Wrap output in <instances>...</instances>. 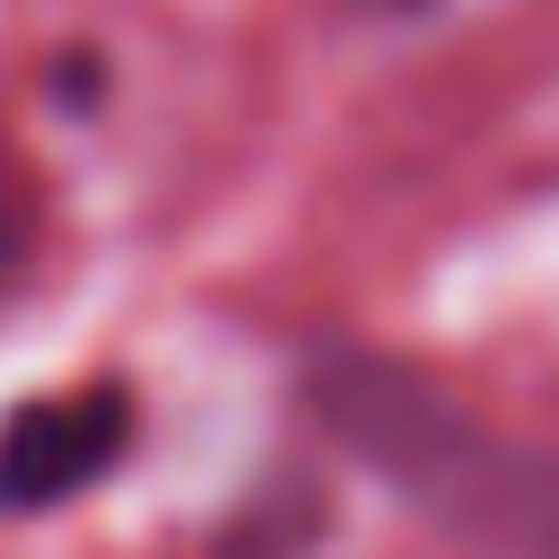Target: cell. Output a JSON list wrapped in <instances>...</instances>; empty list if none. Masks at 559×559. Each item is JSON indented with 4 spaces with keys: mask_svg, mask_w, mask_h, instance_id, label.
Returning <instances> with one entry per match:
<instances>
[{
    "mask_svg": "<svg viewBox=\"0 0 559 559\" xmlns=\"http://www.w3.org/2000/svg\"><path fill=\"white\" fill-rule=\"evenodd\" d=\"M332 445L367 463L437 542L472 559H559V445L498 428L437 376L332 349L306 376Z\"/></svg>",
    "mask_w": 559,
    "mask_h": 559,
    "instance_id": "obj_1",
    "label": "cell"
},
{
    "mask_svg": "<svg viewBox=\"0 0 559 559\" xmlns=\"http://www.w3.org/2000/svg\"><path fill=\"white\" fill-rule=\"evenodd\" d=\"M131 445V402L122 384H87V393H52L0 419V515H35L79 498L87 480H105Z\"/></svg>",
    "mask_w": 559,
    "mask_h": 559,
    "instance_id": "obj_2",
    "label": "cell"
},
{
    "mask_svg": "<svg viewBox=\"0 0 559 559\" xmlns=\"http://www.w3.org/2000/svg\"><path fill=\"white\" fill-rule=\"evenodd\" d=\"M26 245H35V192H26V175L0 157V288L26 271Z\"/></svg>",
    "mask_w": 559,
    "mask_h": 559,
    "instance_id": "obj_3",
    "label": "cell"
}]
</instances>
